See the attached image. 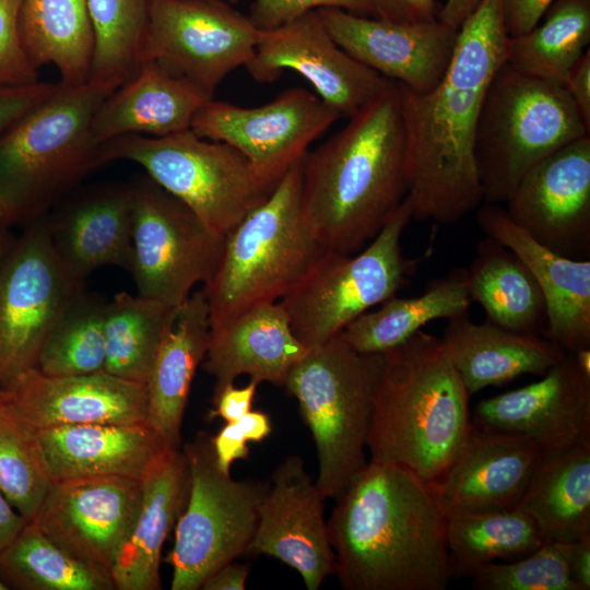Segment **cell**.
Instances as JSON below:
<instances>
[{
	"instance_id": "obj_52",
	"label": "cell",
	"mask_w": 590,
	"mask_h": 590,
	"mask_svg": "<svg viewBox=\"0 0 590 590\" xmlns=\"http://www.w3.org/2000/svg\"><path fill=\"white\" fill-rule=\"evenodd\" d=\"M250 573L249 564H225L217 569L202 586V590H244Z\"/></svg>"
},
{
	"instance_id": "obj_18",
	"label": "cell",
	"mask_w": 590,
	"mask_h": 590,
	"mask_svg": "<svg viewBox=\"0 0 590 590\" xmlns=\"http://www.w3.org/2000/svg\"><path fill=\"white\" fill-rule=\"evenodd\" d=\"M505 203L509 217L541 245L571 259H589V134L533 166Z\"/></svg>"
},
{
	"instance_id": "obj_29",
	"label": "cell",
	"mask_w": 590,
	"mask_h": 590,
	"mask_svg": "<svg viewBox=\"0 0 590 590\" xmlns=\"http://www.w3.org/2000/svg\"><path fill=\"white\" fill-rule=\"evenodd\" d=\"M142 500L132 529L117 554L110 576L118 590L161 589L163 545L182 511L189 471L180 448H168L142 479Z\"/></svg>"
},
{
	"instance_id": "obj_55",
	"label": "cell",
	"mask_w": 590,
	"mask_h": 590,
	"mask_svg": "<svg viewBox=\"0 0 590 590\" xmlns=\"http://www.w3.org/2000/svg\"><path fill=\"white\" fill-rule=\"evenodd\" d=\"M0 491V552L12 541L27 522Z\"/></svg>"
},
{
	"instance_id": "obj_7",
	"label": "cell",
	"mask_w": 590,
	"mask_h": 590,
	"mask_svg": "<svg viewBox=\"0 0 590 590\" xmlns=\"http://www.w3.org/2000/svg\"><path fill=\"white\" fill-rule=\"evenodd\" d=\"M587 134L565 85L505 61L486 91L475 135L483 202L505 203L533 166Z\"/></svg>"
},
{
	"instance_id": "obj_33",
	"label": "cell",
	"mask_w": 590,
	"mask_h": 590,
	"mask_svg": "<svg viewBox=\"0 0 590 590\" xmlns=\"http://www.w3.org/2000/svg\"><path fill=\"white\" fill-rule=\"evenodd\" d=\"M472 299L468 269L453 268L432 280L417 296H393L353 320L341 335L358 353L384 354L438 319L469 312Z\"/></svg>"
},
{
	"instance_id": "obj_49",
	"label": "cell",
	"mask_w": 590,
	"mask_h": 590,
	"mask_svg": "<svg viewBox=\"0 0 590 590\" xmlns=\"http://www.w3.org/2000/svg\"><path fill=\"white\" fill-rule=\"evenodd\" d=\"M553 2L554 0H500L507 35L518 36L533 28Z\"/></svg>"
},
{
	"instance_id": "obj_15",
	"label": "cell",
	"mask_w": 590,
	"mask_h": 590,
	"mask_svg": "<svg viewBox=\"0 0 590 590\" xmlns=\"http://www.w3.org/2000/svg\"><path fill=\"white\" fill-rule=\"evenodd\" d=\"M340 118L317 94L291 87L257 107L213 98L198 110L190 129L202 139L233 146L266 181L276 186Z\"/></svg>"
},
{
	"instance_id": "obj_19",
	"label": "cell",
	"mask_w": 590,
	"mask_h": 590,
	"mask_svg": "<svg viewBox=\"0 0 590 590\" xmlns=\"http://www.w3.org/2000/svg\"><path fill=\"white\" fill-rule=\"evenodd\" d=\"M269 483L246 554L279 559L300 575L308 590H317L335 571L326 497L296 455L278 465Z\"/></svg>"
},
{
	"instance_id": "obj_54",
	"label": "cell",
	"mask_w": 590,
	"mask_h": 590,
	"mask_svg": "<svg viewBox=\"0 0 590 590\" xmlns=\"http://www.w3.org/2000/svg\"><path fill=\"white\" fill-rule=\"evenodd\" d=\"M234 423L247 441L260 442L272 430L269 415L261 411L251 410Z\"/></svg>"
},
{
	"instance_id": "obj_4",
	"label": "cell",
	"mask_w": 590,
	"mask_h": 590,
	"mask_svg": "<svg viewBox=\"0 0 590 590\" xmlns=\"http://www.w3.org/2000/svg\"><path fill=\"white\" fill-rule=\"evenodd\" d=\"M470 397L440 338L421 330L384 353L367 438L370 461L436 482L472 428Z\"/></svg>"
},
{
	"instance_id": "obj_1",
	"label": "cell",
	"mask_w": 590,
	"mask_h": 590,
	"mask_svg": "<svg viewBox=\"0 0 590 590\" xmlns=\"http://www.w3.org/2000/svg\"><path fill=\"white\" fill-rule=\"evenodd\" d=\"M500 0H482L458 30L450 63L426 93L398 84L413 219L453 224L483 203L475 135L489 83L506 61Z\"/></svg>"
},
{
	"instance_id": "obj_44",
	"label": "cell",
	"mask_w": 590,
	"mask_h": 590,
	"mask_svg": "<svg viewBox=\"0 0 590 590\" xmlns=\"http://www.w3.org/2000/svg\"><path fill=\"white\" fill-rule=\"evenodd\" d=\"M20 4L21 0H0V87L38 82V70L32 64L20 34Z\"/></svg>"
},
{
	"instance_id": "obj_37",
	"label": "cell",
	"mask_w": 590,
	"mask_h": 590,
	"mask_svg": "<svg viewBox=\"0 0 590 590\" xmlns=\"http://www.w3.org/2000/svg\"><path fill=\"white\" fill-rule=\"evenodd\" d=\"M176 309L139 294H115L105 307L104 369L145 385Z\"/></svg>"
},
{
	"instance_id": "obj_39",
	"label": "cell",
	"mask_w": 590,
	"mask_h": 590,
	"mask_svg": "<svg viewBox=\"0 0 590 590\" xmlns=\"http://www.w3.org/2000/svg\"><path fill=\"white\" fill-rule=\"evenodd\" d=\"M544 21L508 36L506 62L540 79L565 85L590 42V0H554Z\"/></svg>"
},
{
	"instance_id": "obj_30",
	"label": "cell",
	"mask_w": 590,
	"mask_h": 590,
	"mask_svg": "<svg viewBox=\"0 0 590 590\" xmlns=\"http://www.w3.org/2000/svg\"><path fill=\"white\" fill-rule=\"evenodd\" d=\"M440 339L470 396L523 375L543 376L567 354L543 335L477 323L469 312L448 319Z\"/></svg>"
},
{
	"instance_id": "obj_51",
	"label": "cell",
	"mask_w": 590,
	"mask_h": 590,
	"mask_svg": "<svg viewBox=\"0 0 590 590\" xmlns=\"http://www.w3.org/2000/svg\"><path fill=\"white\" fill-rule=\"evenodd\" d=\"M565 86L585 126L590 130V51L587 49L571 68Z\"/></svg>"
},
{
	"instance_id": "obj_36",
	"label": "cell",
	"mask_w": 590,
	"mask_h": 590,
	"mask_svg": "<svg viewBox=\"0 0 590 590\" xmlns=\"http://www.w3.org/2000/svg\"><path fill=\"white\" fill-rule=\"evenodd\" d=\"M545 542L534 519L518 506L447 518L453 577H472L486 564L521 558Z\"/></svg>"
},
{
	"instance_id": "obj_14",
	"label": "cell",
	"mask_w": 590,
	"mask_h": 590,
	"mask_svg": "<svg viewBox=\"0 0 590 590\" xmlns=\"http://www.w3.org/2000/svg\"><path fill=\"white\" fill-rule=\"evenodd\" d=\"M260 31L225 0H152L140 63L154 60L212 98L255 56Z\"/></svg>"
},
{
	"instance_id": "obj_45",
	"label": "cell",
	"mask_w": 590,
	"mask_h": 590,
	"mask_svg": "<svg viewBox=\"0 0 590 590\" xmlns=\"http://www.w3.org/2000/svg\"><path fill=\"white\" fill-rule=\"evenodd\" d=\"M321 8H337L357 15L374 17L367 0H253L247 15L252 25L271 31L307 12Z\"/></svg>"
},
{
	"instance_id": "obj_28",
	"label": "cell",
	"mask_w": 590,
	"mask_h": 590,
	"mask_svg": "<svg viewBox=\"0 0 590 590\" xmlns=\"http://www.w3.org/2000/svg\"><path fill=\"white\" fill-rule=\"evenodd\" d=\"M37 433L54 481L93 476L142 480L170 448L148 423L62 425Z\"/></svg>"
},
{
	"instance_id": "obj_23",
	"label": "cell",
	"mask_w": 590,
	"mask_h": 590,
	"mask_svg": "<svg viewBox=\"0 0 590 590\" xmlns=\"http://www.w3.org/2000/svg\"><path fill=\"white\" fill-rule=\"evenodd\" d=\"M8 402L36 429L80 424L148 423L146 385L106 370L54 377L32 369L10 391Z\"/></svg>"
},
{
	"instance_id": "obj_53",
	"label": "cell",
	"mask_w": 590,
	"mask_h": 590,
	"mask_svg": "<svg viewBox=\"0 0 590 590\" xmlns=\"http://www.w3.org/2000/svg\"><path fill=\"white\" fill-rule=\"evenodd\" d=\"M570 575L577 590L590 589V534L570 543Z\"/></svg>"
},
{
	"instance_id": "obj_10",
	"label": "cell",
	"mask_w": 590,
	"mask_h": 590,
	"mask_svg": "<svg viewBox=\"0 0 590 590\" xmlns=\"http://www.w3.org/2000/svg\"><path fill=\"white\" fill-rule=\"evenodd\" d=\"M413 219L408 197L366 247L330 252L279 302L307 349L339 335L353 320L411 283L420 259L403 253L402 236Z\"/></svg>"
},
{
	"instance_id": "obj_25",
	"label": "cell",
	"mask_w": 590,
	"mask_h": 590,
	"mask_svg": "<svg viewBox=\"0 0 590 590\" xmlns=\"http://www.w3.org/2000/svg\"><path fill=\"white\" fill-rule=\"evenodd\" d=\"M307 352L281 303H264L210 327L202 367L214 378L213 393L241 375L284 386Z\"/></svg>"
},
{
	"instance_id": "obj_34",
	"label": "cell",
	"mask_w": 590,
	"mask_h": 590,
	"mask_svg": "<svg viewBox=\"0 0 590 590\" xmlns=\"http://www.w3.org/2000/svg\"><path fill=\"white\" fill-rule=\"evenodd\" d=\"M468 276L472 303L482 306L486 320L514 332L544 335V296L512 250L486 236L476 245Z\"/></svg>"
},
{
	"instance_id": "obj_26",
	"label": "cell",
	"mask_w": 590,
	"mask_h": 590,
	"mask_svg": "<svg viewBox=\"0 0 590 590\" xmlns=\"http://www.w3.org/2000/svg\"><path fill=\"white\" fill-rule=\"evenodd\" d=\"M46 216L54 248L75 279L84 281L106 266L129 272L132 257L129 184L93 187Z\"/></svg>"
},
{
	"instance_id": "obj_62",
	"label": "cell",
	"mask_w": 590,
	"mask_h": 590,
	"mask_svg": "<svg viewBox=\"0 0 590 590\" xmlns=\"http://www.w3.org/2000/svg\"><path fill=\"white\" fill-rule=\"evenodd\" d=\"M208 1H223V0H208Z\"/></svg>"
},
{
	"instance_id": "obj_27",
	"label": "cell",
	"mask_w": 590,
	"mask_h": 590,
	"mask_svg": "<svg viewBox=\"0 0 590 590\" xmlns=\"http://www.w3.org/2000/svg\"><path fill=\"white\" fill-rule=\"evenodd\" d=\"M211 99L200 87L158 62L143 61L134 75L96 110L91 137L99 146L127 134L161 138L179 133L191 128L198 110Z\"/></svg>"
},
{
	"instance_id": "obj_46",
	"label": "cell",
	"mask_w": 590,
	"mask_h": 590,
	"mask_svg": "<svg viewBox=\"0 0 590 590\" xmlns=\"http://www.w3.org/2000/svg\"><path fill=\"white\" fill-rule=\"evenodd\" d=\"M59 86L60 83L38 81L30 85L0 87V134L49 98Z\"/></svg>"
},
{
	"instance_id": "obj_47",
	"label": "cell",
	"mask_w": 590,
	"mask_h": 590,
	"mask_svg": "<svg viewBox=\"0 0 590 590\" xmlns=\"http://www.w3.org/2000/svg\"><path fill=\"white\" fill-rule=\"evenodd\" d=\"M374 17L400 22L423 23L437 19L436 0H367Z\"/></svg>"
},
{
	"instance_id": "obj_61",
	"label": "cell",
	"mask_w": 590,
	"mask_h": 590,
	"mask_svg": "<svg viewBox=\"0 0 590 590\" xmlns=\"http://www.w3.org/2000/svg\"><path fill=\"white\" fill-rule=\"evenodd\" d=\"M231 3H236L238 2L239 0H228Z\"/></svg>"
},
{
	"instance_id": "obj_32",
	"label": "cell",
	"mask_w": 590,
	"mask_h": 590,
	"mask_svg": "<svg viewBox=\"0 0 590 590\" xmlns=\"http://www.w3.org/2000/svg\"><path fill=\"white\" fill-rule=\"evenodd\" d=\"M518 507L546 541L574 542L590 534V444L542 451Z\"/></svg>"
},
{
	"instance_id": "obj_6",
	"label": "cell",
	"mask_w": 590,
	"mask_h": 590,
	"mask_svg": "<svg viewBox=\"0 0 590 590\" xmlns=\"http://www.w3.org/2000/svg\"><path fill=\"white\" fill-rule=\"evenodd\" d=\"M330 252L304 216L298 162L268 199L225 235L220 262L201 288L210 327L250 307L279 302Z\"/></svg>"
},
{
	"instance_id": "obj_41",
	"label": "cell",
	"mask_w": 590,
	"mask_h": 590,
	"mask_svg": "<svg viewBox=\"0 0 590 590\" xmlns=\"http://www.w3.org/2000/svg\"><path fill=\"white\" fill-rule=\"evenodd\" d=\"M94 32L88 80L120 86L140 67L152 0H86Z\"/></svg>"
},
{
	"instance_id": "obj_60",
	"label": "cell",
	"mask_w": 590,
	"mask_h": 590,
	"mask_svg": "<svg viewBox=\"0 0 590 590\" xmlns=\"http://www.w3.org/2000/svg\"><path fill=\"white\" fill-rule=\"evenodd\" d=\"M7 586L0 580V590H7Z\"/></svg>"
},
{
	"instance_id": "obj_48",
	"label": "cell",
	"mask_w": 590,
	"mask_h": 590,
	"mask_svg": "<svg viewBox=\"0 0 590 590\" xmlns=\"http://www.w3.org/2000/svg\"><path fill=\"white\" fill-rule=\"evenodd\" d=\"M258 385V381L250 379L245 387L237 388L231 384L213 393V408L210 410L208 418L221 417L225 423L239 420L252 410Z\"/></svg>"
},
{
	"instance_id": "obj_58",
	"label": "cell",
	"mask_w": 590,
	"mask_h": 590,
	"mask_svg": "<svg viewBox=\"0 0 590 590\" xmlns=\"http://www.w3.org/2000/svg\"><path fill=\"white\" fill-rule=\"evenodd\" d=\"M13 224L11 216L7 209L0 203V229L8 228Z\"/></svg>"
},
{
	"instance_id": "obj_42",
	"label": "cell",
	"mask_w": 590,
	"mask_h": 590,
	"mask_svg": "<svg viewBox=\"0 0 590 590\" xmlns=\"http://www.w3.org/2000/svg\"><path fill=\"white\" fill-rule=\"evenodd\" d=\"M52 482L37 429L9 402L0 403V491L32 520Z\"/></svg>"
},
{
	"instance_id": "obj_40",
	"label": "cell",
	"mask_w": 590,
	"mask_h": 590,
	"mask_svg": "<svg viewBox=\"0 0 590 590\" xmlns=\"http://www.w3.org/2000/svg\"><path fill=\"white\" fill-rule=\"evenodd\" d=\"M105 307L99 296L81 291L45 339L36 369L54 377L105 370Z\"/></svg>"
},
{
	"instance_id": "obj_35",
	"label": "cell",
	"mask_w": 590,
	"mask_h": 590,
	"mask_svg": "<svg viewBox=\"0 0 590 590\" xmlns=\"http://www.w3.org/2000/svg\"><path fill=\"white\" fill-rule=\"evenodd\" d=\"M20 34L32 64H52L60 83L88 81L94 32L86 0H21Z\"/></svg>"
},
{
	"instance_id": "obj_5",
	"label": "cell",
	"mask_w": 590,
	"mask_h": 590,
	"mask_svg": "<svg viewBox=\"0 0 590 590\" xmlns=\"http://www.w3.org/2000/svg\"><path fill=\"white\" fill-rule=\"evenodd\" d=\"M118 87L94 80L73 86L60 83L49 98L0 134V203L13 223L47 214L103 165L91 123Z\"/></svg>"
},
{
	"instance_id": "obj_21",
	"label": "cell",
	"mask_w": 590,
	"mask_h": 590,
	"mask_svg": "<svg viewBox=\"0 0 590 590\" xmlns=\"http://www.w3.org/2000/svg\"><path fill=\"white\" fill-rule=\"evenodd\" d=\"M334 42L380 75L412 92L426 93L442 79L458 30L436 19L400 23L337 8L317 10Z\"/></svg>"
},
{
	"instance_id": "obj_22",
	"label": "cell",
	"mask_w": 590,
	"mask_h": 590,
	"mask_svg": "<svg viewBox=\"0 0 590 590\" xmlns=\"http://www.w3.org/2000/svg\"><path fill=\"white\" fill-rule=\"evenodd\" d=\"M541 452L524 435L486 430L473 424L457 457L430 484L442 514L448 518L517 507Z\"/></svg>"
},
{
	"instance_id": "obj_8",
	"label": "cell",
	"mask_w": 590,
	"mask_h": 590,
	"mask_svg": "<svg viewBox=\"0 0 590 590\" xmlns=\"http://www.w3.org/2000/svg\"><path fill=\"white\" fill-rule=\"evenodd\" d=\"M382 354L352 349L341 333L308 350L283 387L298 401L318 458L316 484L337 499L365 467Z\"/></svg>"
},
{
	"instance_id": "obj_3",
	"label": "cell",
	"mask_w": 590,
	"mask_h": 590,
	"mask_svg": "<svg viewBox=\"0 0 590 590\" xmlns=\"http://www.w3.org/2000/svg\"><path fill=\"white\" fill-rule=\"evenodd\" d=\"M406 131L394 82L300 161L304 216L326 247L351 255L368 244L408 193Z\"/></svg>"
},
{
	"instance_id": "obj_16",
	"label": "cell",
	"mask_w": 590,
	"mask_h": 590,
	"mask_svg": "<svg viewBox=\"0 0 590 590\" xmlns=\"http://www.w3.org/2000/svg\"><path fill=\"white\" fill-rule=\"evenodd\" d=\"M246 69L259 83H272L285 70L295 71L327 105L346 118L394 83L343 50L317 10L271 31H260L255 56Z\"/></svg>"
},
{
	"instance_id": "obj_20",
	"label": "cell",
	"mask_w": 590,
	"mask_h": 590,
	"mask_svg": "<svg viewBox=\"0 0 590 590\" xmlns=\"http://www.w3.org/2000/svg\"><path fill=\"white\" fill-rule=\"evenodd\" d=\"M472 423L482 429L521 434L543 452L590 444V368L574 353L541 380L480 401Z\"/></svg>"
},
{
	"instance_id": "obj_2",
	"label": "cell",
	"mask_w": 590,
	"mask_h": 590,
	"mask_svg": "<svg viewBox=\"0 0 590 590\" xmlns=\"http://www.w3.org/2000/svg\"><path fill=\"white\" fill-rule=\"evenodd\" d=\"M327 521L346 590H445L453 578L447 518L432 485L396 464L369 461Z\"/></svg>"
},
{
	"instance_id": "obj_17",
	"label": "cell",
	"mask_w": 590,
	"mask_h": 590,
	"mask_svg": "<svg viewBox=\"0 0 590 590\" xmlns=\"http://www.w3.org/2000/svg\"><path fill=\"white\" fill-rule=\"evenodd\" d=\"M142 491L141 479L126 476L54 481L32 521L63 550L110 575Z\"/></svg>"
},
{
	"instance_id": "obj_50",
	"label": "cell",
	"mask_w": 590,
	"mask_h": 590,
	"mask_svg": "<svg viewBox=\"0 0 590 590\" xmlns=\"http://www.w3.org/2000/svg\"><path fill=\"white\" fill-rule=\"evenodd\" d=\"M247 439L234 422L225 423L217 434L211 436V444L219 469L229 473L231 465L239 459H247L249 448Z\"/></svg>"
},
{
	"instance_id": "obj_13",
	"label": "cell",
	"mask_w": 590,
	"mask_h": 590,
	"mask_svg": "<svg viewBox=\"0 0 590 590\" xmlns=\"http://www.w3.org/2000/svg\"><path fill=\"white\" fill-rule=\"evenodd\" d=\"M84 290L50 237L46 214L30 222L0 263V385L10 392L36 369L42 346L68 304Z\"/></svg>"
},
{
	"instance_id": "obj_56",
	"label": "cell",
	"mask_w": 590,
	"mask_h": 590,
	"mask_svg": "<svg viewBox=\"0 0 590 590\" xmlns=\"http://www.w3.org/2000/svg\"><path fill=\"white\" fill-rule=\"evenodd\" d=\"M481 2L482 0H446L438 11L437 19L449 26L459 28Z\"/></svg>"
},
{
	"instance_id": "obj_24",
	"label": "cell",
	"mask_w": 590,
	"mask_h": 590,
	"mask_svg": "<svg viewBox=\"0 0 590 590\" xmlns=\"http://www.w3.org/2000/svg\"><path fill=\"white\" fill-rule=\"evenodd\" d=\"M477 223L486 236L512 250L534 276L546 305L543 337L566 353L590 347V260L571 259L541 245L500 204H481Z\"/></svg>"
},
{
	"instance_id": "obj_57",
	"label": "cell",
	"mask_w": 590,
	"mask_h": 590,
	"mask_svg": "<svg viewBox=\"0 0 590 590\" xmlns=\"http://www.w3.org/2000/svg\"><path fill=\"white\" fill-rule=\"evenodd\" d=\"M15 239L14 237L8 232V228L0 229V263L13 246Z\"/></svg>"
},
{
	"instance_id": "obj_43",
	"label": "cell",
	"mask_w": 590,
	"mask_h": 590,
	"mask_svg": "<svg viewBox=\"0 0 590 590\" xmlns=\"http://www.w3.org/2000/svg\"><path fill=\"white\" fill-rule=\"evenodd\" d=\"M570 543L547 541L506 563H489L471 578L477 590H577L570 575Z\"/></svg>"
},
{
	"instance_id": "obj_59",
	"label": "cell",
	"mask_w": 590,
	"mask_h": 590,
	"mask_svg": "<svg viewBox=\"0 0 590 590\" xmlns=\"http://www.w3.org/2000/svg\"><path fill=\"white\" fill-rule=\"evenodd\" d=\"M10 400V392L5 391L0 385V403L8 402Z\"/></svg>"
},
{
	"instance_id": "obj_31",
	"label": "cell",
	"mask_w": 590,
	"mask_h": 590,
	"mask_svg": "<svg viewBox=\"0 0 590 590\" xmlns=\"http://www.w3.org/2000/svg\"><path fill=\"white\" fill-rule=\"evenodd\" d=\"M209 307L202 290L176 309L146 380L148 424L170 448H180L181 424L191 384L209 341Z\"/></svg>"
},
{
	"instance_id": "obj_12",
	"label": "cell",
	"mask_w": 590,
	"mask_h": 590,
	"mask_svg": "<svg viewBox=\"0 0 590 590\" xmlns=\"http://www.w3.org/2000/svg\"><path fill=\"white\" fill-rule=\"evenodd\" d=\"M130 274L138 294L177 308L213 275L225 236L148 175L129 184Z\"/></svg>"
},
{
	"instance_id": "obj_38",
	"label": "cell",
	"mask_w": 590,
	"mask_h": 590,
	"mask_svg": "<svg viewBox=\"0 0 590 590\" xmlns=\"http://www.w3.org/2000/svg\"><path fill=\"white\" fill-rule=\"evenodd\" d=\"M0 580L19 590H114L111 576L55 543L32 520L0 552Z\"/></svg>"
},
{
	"instance_id": "obj_9",
	"label": "cell",
	"mask_w": 590,
	"mask_h": 590,
	"mask_svg": "<svg viewBox=\"0 0 590 590\" xmlns=\"http://www.w3.org/2000/svg\"><path fill=\"white\" fill-rule=\"evenodd\" d=\"M102 164L140 165L157 185L225 236L276 186L266 181L233 146L198 137L191 129L153 138L127 134L99 145Z\"/></svg>"
},
{
	"instance_id": "obj_11",
	"label": "cell",
	"mask_w": 590,
	"mask_h": 590,
	"mask_svg": "<svg viewBox=\"0 0 590 590\" xmlns=\"http://www.w3.org/2000/svg\"><path fill=\"white\" fill-rule=\"evenodd\" d=\"M182 451L189 489L166 562L173 568L172 590H199L217 569L246 554L270 483L236 481L221 471L208 433H199Z\"/></svg>"
}]
</instances>
